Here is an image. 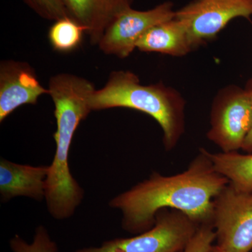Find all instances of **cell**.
Instances as JSON below:
<instances>
[{"instance_id":"cell-1","label":"cell","mask_w":252,"mask_h":252,"mask_svg":"<svg viewBox=\"0 0 252 252\" xmlns=\"http://www.w3.org/2000/svg\"><path fill=\"white\" fill-rule=\"evenodd\" d=\"M228 183L202 148L185 171L172 176L154 172L113 198L109 205L122 211V228L132 235L151 229L162 209L183 212L200 226L212 225L214 199Z\"/></svg>"},{"instance_id":"cell-2","label":"cell","mask_w":252,"mask_h":252,"mask_svg":"<svg viewBox=\"0 0 252 252\" xmlns=\"http://www.w3.org/2000/svg\"><path fill=\"white\" fill-rule=\"evenodd\" d=\"M91 111L128 108L153 118L163 132L166 152L178 144L185 131L186 101L178 91L162 84L142 85L135 73L114 71L102 89L91 94Z\"/></svg>"},{"instance_id":"cell-3","label":"cell","mask_w":252,"mask_h":252,"mask_svg":"<svg viewBox=\"0 0 252 252\" xmlns=\"http://www.w3.org/2000/svg\"><path fill=\"white\" fill-rule=\"evenodd\" d=\"M53 102L57 126L54 135L56 149L54 160L49 165L45 200L51 217L64 220L74 215L84 196V189L71 173L68 158L78 126L91 110L84 97L76 93H61Z\"/></svg>"},{"instance_id":"cell-4","label":"cell","mask_w":252,"mask_h":252,"mask_svg":"<svg viewBox=\"0 0 252 252\" xmlns=\"http://www.w3.org/2000/svg\"><path fill=\"white\" fill-rule=\"evenodd\" d=\"M200 225L178 210L162 209L151 229L132 238L107 240L99 247L75 252H180L185 250Z\"/></svg>"},{"instance_id":"cell-5","label":"cell","mask_w":252,"mask_h":252,"mask_svg":"<svg viewBox=\"0 0 252 252\" xmlns=\"http://www.w3.org/2000/svg\"><path fill=\"white\" fill-rule=\"evenodd\" d=\"M252 126L251 99L245 89L225 86L218 91L210 111V127L207 137L221 152H238Z\"/></svg>"},{"instance_id":"cell-6","label":"cell","mask_w":252,"mask_h":252,"mask_svg":"<svg viewBox=\"0 0 252 252\" xmlns=\"http://www.w3.org/2000/svg\"><path fill=\"white\" fill-rule=\"evenodd\" d=\"M212 225L217 246L229 252L252 250V192L230 183L213 200Z\"/></svg>"},{"instance_id":"cell-7","label":"cell","mask_w":252,"mask_h":252,"mask_svg":"<svg viewBox=\"0 0 252 252\" xmlns=\"http://www.w3.org/2000/svg\"><path fill=\"white\" fill-rule=\"evenodd\" d=\"M252 16V0H192L176 11L175 18L187 25L193 49L216 37L236 18Z\"/></svg>"},{"instance_id":"cell-8","label":"cell","mask_w":252,"mask_h":252,"mask_svg":"<svg viewBox=\"0 0 252 252\" xmlns=\"http://www.w3.org/2000/svg\"><path fill=\"white\" fill-rule=\"evenodd\" d=\"M175 14L174 4L170 1L146 11L129 8L114 18L97 45L105 54L126 59L133 52L138 41L149 29L173 19Z\"/></svg>"},{"instance_id":"cell-9","label":"cell","mask_w":252,"mask_h":252,"mask_svg":"<svg viewBox=\"0 0 252 252\" xmlns=\"http://www.w3.org/2000/svg\"><path fill=\"white\" fill-rule=\"evenodd\" d=\"M49 89L41 85L27 63L4 61L0 64V122L24 104H36Z\"/></svg>"},{"instance_id":"cell-10","label":"cell","mask_w":252,"mask_h":252,"mask_svg":"<svg viewBox=\"0 0 252 252\" xmlns=\"http://www.w3.org/2000/svg\"><path fill=\"white\" fill-rule=\"evenodd\" d=\"M67 16L81 25L93 45L98 44L114 18L132 7L133 0H62Z\"/></svg>"},{"instance_id":"cell-11","label":"cell","mask_w":252,"mask_h":252,"mask_svg":"<svg viewBox=\"0 0 252 252\" xmlns=\"http://www.w3.org/2000/svg\"><path fill=\"white\" fill-rule=\"evenodd\" d=\"M49 166H32L0 160V198L6 203L16 197H28L41 201L45 198Z\"/></svg>"},{"instance_id":"cell-12","label":"cell","mask_w":252,"mask_h":252,"mask_svg":"<svg viewBox=\"0 0 252 252\" xmlns=\"http://www.w3.org/2000/svg\"><path fill=\"white\" fill-rule=\"evenodd\" d=\"M136 49L175 57L185 56L193 50L187 25L176 18L149 29L138 41Z\"/></svg>"},{"instance_id":"cell-13","label":"cell","mask_w":252,"mask_h":252,"mask_svg":"<svg viewBox=\"0 0 252 252\" xmlns=\"http://www.w3.org/2000/svg\"><path fill=\"white\" fill-rule=\"evenodd\" d=\"M215 170L228 179L238 190L252 192V154L238 152L210 153L207 151Z\"/></svg>"},{"instance_id":"cell-14","label":"cell","mask_w":252,"mask_h":252,"mask_svg":"<svg viewBox=\"0 0 252 252\" xmlns=\"http://www.w3.org/2000/svg\"><path fill=\"white\" fill-rule=\"evenodd\" d=\"M50 28L48 37L55 51L69 53L81 45L86 33L84 28L75 21L65 16L54 21Z\"/></svg>"},{"instance_id":"cell-15","label":"cell","mask_w":252,"mask_h":252,"mask_svg":"<svg viewBox=\"0 0 252 252\" xmlns=\"http://www.w3.org/2000/svg\"><path fill=\"white\" fill-rule=\"evenodd\" d=\"M9 245L13 252H59L57 244L51 239L49 231L42 225L36 228L34 240L31 244L16 235L10 240Z\"/></svg>"},{"instance_id":"cell-16","label":"cell","mask_w":252,"mask_h":252,"mask_svg":"<svg viewBox=\"0 0 252 252\" xmlns=\"http://www.w3.org/2000/svg\"><path fill=\"white\" fill-rule=\"evenodd\" d=\"M40 17L55 21L67 16L62 0H23Z\"/></svg>"},{"instance_id":"cell-17","label":"cell","mask_w":252,"mask_h":252,"mask_svg":"<svg viewBox=\"0 0 252 252\" xmlns=\"http://www.w3.org/2000/svg\"><path fill=\"white\" fill-rule=\"evenodd\" d=\"M215 240L216 234L213 225H200L185 250L180 252H212Z\"/></svg>"},{"instance_id":"cell-18","label":"cell","mask_w":252,"mask_h":252,"mask_svg":"<svg viewBox=\"0 0 252 252\" xmlns=\"http://www.w3.org/2000/svg\"><path fill=\"white\" fill-rule=\"evenodd\" d=\"M245 89L248 92L249 95H250L252 104V75L249 79L248 82H247ZM242 149L245 151V152H248V153H252V126L251 130H250L248 136H247L246 139H245Z\"/></svg>"},{"instance_id":"cell-19","label":"cell","mask_w":252,"mask_h":252,"mask_svg":"<svg viewBox=\"0 0 252 252\" xmlns=\"http://www.w3.org/2000/svg\"><path fill=\"white\" fill-rule=\"evenodd\" d=\"M212 252H229L225 251V250H223V249L220 248V247L217 246V245H214L213 249H212Z\"/></svg>"},{"instance_id":"cell-20","label":"cell","mask_w":252,"mask_h":252,"mask_svg":"<svg viewBox=\"0 0 252 252\" xmlns=\"http://www.w3.org/2000/svg\"></svg>"}]
</instances>
